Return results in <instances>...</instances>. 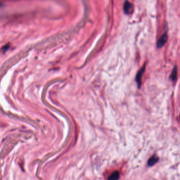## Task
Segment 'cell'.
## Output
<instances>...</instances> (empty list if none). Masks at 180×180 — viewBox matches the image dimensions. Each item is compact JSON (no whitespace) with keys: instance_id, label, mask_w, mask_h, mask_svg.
<instances>
[{"instance_id":"obj_6","label":"cell","mask_w":180,"mask_h":180,"mask_svg":"<svg viewBox=\"0 0 180 180\" xmlns=\"http://www.w3.org/2000/svg\"><path fill=\"white\" fill-rule=\"evenodd\" d=\"M120 178V173L118 171L113 172L109 177L108 180H118Z\"/></svg>"},{"instance_id":"obj_4","label":"cell","mask_w":180,"mask_h":180,"mask_svg":"<svg viewBox=\"0 0 180 180\" xmlns=\"http://www.w3.org/2000/svg\"><path fill=\"white\" fill-rule=\"evenodd\" d=\"M177 65H175L172 71L171 72V74L170 75V78L172 81H175L177 78Z\"/></svg>"},{"instance_id":"obj_2","label":"cell","mask_w":180,"mask_h":180,"mask_svg":"<svg viewBox=\"0 0 180 180\" xmlns=\"http://www.w3.org/2000/svg\"><path fill=\"white\" fill-rule=\"evenodd\" d=\"M145 67H146V63H144V64L143 65V66L142 67V68H141V70L139 71L138 72L137 75L136 76V81L138 87L140 88L141 85V82H142V78L143 76V74L145 70Z\"/></svg>"},{"instance_id":"obj_1","label":"cell","mask_w":180,"mask_h":180,"mask_svg":"<svg viewBox=\"0 0 180 180\" xmlns=\"http://www.w3.org/2000/svg\"><path fill=\"white\" fill-rule=\"evenodd\" d=\"M165 32L163 33V35L161 37L159 40L157 42V47L159 48H162L163 46L165 44L167 41V26L166 24H165Z\"/></svg>"},{"instance_id":"obj_3","label":"cell","mask_w":180,"mask_h":180,"mask_svg":"<svg viewBox=\"0 0 180 180\" xmlns=\"http://www.w3.org/2000/svg\"><path fill=\"white\" fill-rule=\"evenodd\" d=\"M132 4L130 2L126 1L124 4V11L126 14H130L132 12Z\"/></svg>"},{"instance_id":"obj_5","label":"cell","mask_w":180,"mask_h":180,"mask_svg":"<svg viewBox=\"0 0 180 180\" xmlns=\"http://www.w3.org/2000/svg\"><path fill=\"white\" fill-rule=\"evenodd\" d=\"M158 161H159V157L156 155H153L148 161L147 164L149 167L153 166L155 163L158 162Z\"/></svg>"},{"instance_id":"obj_7","label":"cell","mask_w":180,"mask_h":180,"mask_svg":"<svg viewBox=\"0 0 180 180\" xmlns=\"http://www.w3.org/2000/svg\"></svg>"}]
</instances>
